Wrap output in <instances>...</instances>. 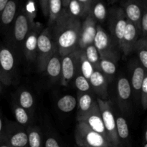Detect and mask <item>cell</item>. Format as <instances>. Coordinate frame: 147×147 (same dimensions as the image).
I'll return each mask as SVG.
<instances>
[{"mask_svg":"<svg viewBox=\"0 0 147 147\" xmlns=\"http://www.w3.org/2000/svg\"><path fill=\"white\" fill-rule=\"evenodd\" d=\"M97 30V22L89 13L81 24L78 49L85 50L88 46L93 44Z\"/></svg>","mask_w":147,"mask_h":147,"instance_id":"cell-11","label":"cell"},{"mask_svg":"<svg viewBox=\"0 0 147 147\" xmlns=\"http://www.w3.org/2000/svg\"><path fill=\"white\" fill-rule=\"evenodd\" d=\"M96 103H97L96 100L93 99V96L90 94V93H81L80 92L77 101V120L86 115L88 112L90 111Z\"/></svg>","mask_w":147,"mask_h":147,"instance_id":"cell-21","label":"cell"},{"mask_svg":"<svg viewBox=\"0 0 147 147\" xmlns=\"http://www.w3.org/2000/svg\"><path fill=\"white\" fill-rule=\"evenodd\" d=\"M93 45L96 47L100 59H107L114 63L119 60V45L111 35L106 32L100 24H97V30Z\"/></svg>","mask_w":147,"mask_h":147,"instance_id":"cell-4","label":"cell"},{"mask_svg":"<svg viewBox=\"0 0 147 147\" xmlns=\"http://www.w3.org/2000/svg\"><path fill=\"white\" fill-rule=\"evenodd\" d=\"M4 139L11 147H29L27 130L19 124L5 125Z\"/></svg>","mask_w":147,"mask_h":147,"instance_id":"cell-10","label":"cell"},{"mask_svg":"<svg viewBox=\"0 0 147 147\" xmlns=\"http://www.w3.org/2000/svg\"><path fill=\"white\" fill-rule=\"evenodd\" d=\"M57 50V47L52 34L51 29L50 27L43 28L37 39V56L35 62L39 71L43 72L45 70L47 62Z\"/></svg>","mask_w":147,"mask_h":147,"instance_id":"cell-3","label":"cell"},{"mask_svg":"<svg viewBox=\"0 0 147 147\" xmlns=\"http://www.w3.org/2000/svg\"><path fill=\"white\" fill-rule=\"evenodd\" d=\"M0 147H11V146L4 139H3L1 142H0Z\"/></svg>","mask_w":147,"mask_h":147,"instance_id":"cell-42","label":"cell"},{"mask_svg":"<svg viewBox=\"0 0 147 147\" xmlns=\"http://www.w3.org/2000/svg\"><path fill=\"white\" fill-rule=\"evenodd\" d=\"M8 1L9 0H0V14H1V11L4 9V7H5V6L8 3Z\"/></svg>","mask_w":147,"mask_h":147,"instance_id":"cell-41","label":"cell"},{"mask_svg":"<svg viewBox=\"0 0 147 147\" xmlns=\"http://www.w3.org/2000/svg\"><path fill=\"white\" fill-rule=\"evenodd\" d=\"M47 1L48 0H39L40 8L45 17H48V8H47Z\"/></svg>","mask_w":147,"mask_h":147,"instance_id":"cell-38","label":"cell"},{"mask_svg":"<svg viewBox=\"0 0 147 147\" xmlns=\"http://www.w3.org/2000/svg\"><path fill=\"white\" fill-rule=\"evenodd\" d=\"M70 14L78 19L84 20L90 11V8L78 1V0H70L66 7Z\"/></svg>","mask_w":147,"mask_h":147,"instance_id":"cell-23","label":"cell"},{"mask_svg":"<svg viewBox=\"0 0 147 147\" xmlns=\"http://www.w3.org/2000/svg\"><path fill=\"white\" fill-rule=\"evenodd\" d=\"M0 93H1V86H0Z\"/></svg>","mask_w":147,"mask_h":147,"instance_id":"cell-47","label":"cell"},{"mask_svg":"<svg viewBox=\"0 0 147 147\" xmlns=\"http://www.w3.org/2000/svg\"><path fill=\"white\" fill-rule=\"evenodd\" d=\"M82 22L73 17L66 8H63L60 16L52 27V34L58 53L61 57L78 49Z\"/></svg>","mask_w":147,"mask_h":147,"instance_id":"cell-1","label":"cell"},{"mask_svg":"<svg viewBox=\"0 0 147 147\" xmlns=\"http://www.w3.org/2000/svg\"><path fill=\"white\" fill-rule=\"evenodd\" d=\"M34 24L33 19L25 10H20L17 14L12 25L7 33L11 46L17 50L22 51L24 40Z\"/></svg>","mask_w":147,"mask_h":147,"instance_id":"cell-2","label":"cell"},{"mask_svg":"<svg viewBox=\"0 0 147 147\" xmlns=\"http://www.w3.org/2000/svg\"><path fill=\"white\" fill-rule=\"evenodd\" d=\"M140 32L134 24L127 20L126 28L120 45V50L125 55H129L134 51L135 43L137 41Z\"/></svg>","mask_w":147,"mask_h":147,"instance_id":"cell-15","label":"cell"},{"mask_svg":"<svg viewBox=\"0 0 147 147\" xmlns=\"http://www.w3.org/2000/svg\"><path fill=\"white\" fill-rule=\"evenodd\" d=\"M91 90L99 96V98L106 100L108 93V81L106 76L100 71L95 70L89 78Z\"/></svg>","mask_w":147,"mask_h":147,"instance_id":"cell-17","label":"cell"},{"mask_svg":"<svg viewBox=\"0 0 147 147\" xmlns=\"http://www.w3.org/2000/svg\"><path fill=\"white\" fill-rule=\"evenodd\" d=\"M134 51H136L138 54L141 65L144 70L147 68V39L142 37L138 39L135 43Z\"/></svg>","mask_w":147,"mask_h":147,"instance_id":"cell-25","label":"cell"},{"mask_svg":"<svg viewBox=\"0 0 147 147\" xmlns=\"http://www.w3.org/2000/svg\"><path fill=\"white\" fill-rule=\"evenodd\" d=\"M77 121H78L85 122L90 129H93L97 133L100 134V135H102L103 137H105L108 140L107 134H106V129L103 126L101 114H100V109H99L98 105L97 103L93 106V107L92 108L90 111L88 112L86 115L82 116Z\"/></svg>","mask_w":147,"mask_h":147,"instance_id":"cell-13","label":"cell"},{"mask_svg":"<svg viewBox=\"0 0 147 147\" xmlns=\"http://www.w3.org/2000/svg\"><path fill=\"white\" fill-rule=\"evenodd\" d=\"M75 86L81 93H89L91 90L89 80L81 74H79L75 78Z\"/></svg>","mask_w":147,"mask_h":147,"instance_id":"cell-34","label":"cell"},{"mask_svg":"<svg viewBox=\"0 0 147 147\" xmlns=\"http://www.w3.org/2000/svg\"><path fill=\"white\" fill-rule=\"evenodd\" d=\"M131 94V88L129 80L126 77H121L117 83V95L122 109L128 106Z\"/></svg>","mask_w":147,"mask_h":147,"instance_id":"cell-20","label":"cell"},{"mask_svg":"<svg viewBox=\"0 0 147 147\" xmlns=\"http://www.w3.org/2000/svg\"><path fill=\"white\" fill-rule=\"evenodd\" d=\"M76 144L80 147H110V142L90 129L85 122L78 121L75 131Z\"/></svg>","mask_w":147,"mask_h":147,"instance_id":"cell-5","label":"cell"},{"mask_svg":"<svg viewBox=\"0 0 147 147\" xmlns=\"http://www.w3.org/2000/svg\"><path fill=\"white\" fill-rule=\"evenodd\" d=\"M143 147H147V144L145 143L144 144V146Z\"/></svg>","mask_w":147,"mask_h":147,"instance_id":"cell-45","label":"cell"},{"mask_svg":"<svg viewBox=\"0 0 147 147\" xmlns=\"http://www.w3.org/2000/svg\"><path fill=\"white\" fill-rule=\"evenodd\" d=\"M84 54L89 63L93 65L95 70H99V63H100V56L96 50L94 45H90L88 46L85 50H83Z\"/></svg>","mask_w":147,"mask_h":147,"instance_id":"cell-29","label":"cell"},{"mask_svg":"<svg viewBox=\"0 0 147 147\" xmlns=\"http://www.w3.org/2000/svg\"><path fill=\"white\" fill-rule=\"evenodd\" d=\"M45 147H60L58 142L55 138L49 137L46 139Z\"/></svg>","mask_w":147,"mask_h":147,"instance_id":"cell-37","label":"cell"},{"mask_svg":"<svg viewBox=\"0 0 147 147\" xmlns=\"http://www.w3.org/2000/svg\"><path fill=\"white\" fill-rule=\"evenodd\" d=\"M78 1H80V2L81 3V4H83V5L86 6V7L90 8V4H91L92 1H93V0H78Z\"/></svg>","mask_w":147,"mask_h":147,"instance_id":"cell-40","label":"cell"},{"mask_svg":"<svg viewBox=\"0 0 147 147\" xmlns=\"http://www.w3.org/2000/svg\"><path fill=\"white\" fill-rule=\"evenodd\" d=\"M17 0H9L0 14V30L7 33L17 14Z\"/></svg>","mask_w":147,"mask_h":147,"instance_id":"cell-16","label":"cell"},{"mask_svg":"<svg viewBox=\"0 0 147 147\" xmlns=\"http://www.w3.org/2000/svg\"><path fill=\"white\" fill-rule=\"evenodd\" d=\"M96 101L100 109L103 126L107 134L108 140L112 146H118L120 143V139L116 131V118L112 109L111 101L103 100L99 98H97Z\"/></svg>","mask_w":147,"mask_h":147,"instance_id":"cell-6","label":"cell"},{"mask_svg":"<svg viewBox=\"0 0 147 147\" xmlns=\"http://www.w3.org/2000/svg\"><path fill=\"white\" fill-rule=\"evenodd\" d=\"M146 0H123L121 7L128 20L131 22L137 27L140 32V19L142 9Z\"/></svg>","mask_w":147,"mask_h":147,"instance_id":"cell-14","label":"cell"},{"mask_svg":"<svg viewBox=\"0 0 147 147\" xmlns=\"http://www.w3.org/2000/svg\"><path fill=\"white\" fill-rule=\"evenodd\" d=\"M144 137H145V142H146L147 141V131H145V133H144Z\"/></svg>","mask_w":147,"mask_h":147,"instance_id":"cell-44","label":"cell"},{"mask_svg":"<svg viewBox=\"0 0 147 147\" xmlns=\"http://www.w3.org/2000/svg\"><path fill=\"white\" fill-rule=\"evenodd\" d=\"M109 30L111 37L114 39L120 49L121 43L126 28L127 18L121 7H114L111 9L108 13Z\"/></svg>","mask_w":147,"mask_h":147,"instance_id":"cell-9","label":"cell"},{"mask_svg":"<svg viewBox=\"0 0 147 147\" xmlns=\"http://www.w3.org/2000/svg\"><path fill=\"white\" fill-rule=\"evenodd\" d=\"M61 64H62V57L60 55L58 52L55 53L51 57V58L48 60L46 65L45 70L50 80L53 82H57L60 80L61 77Z\"/></svg>","mask_w":147,"mask_h":147,"instance_id":"cell-19","label":"cell"},{"mask_svg":"<svg viewBox=\"0 0 147 147\" xmlns=\"http://www.w3.org/2000/svg\"><path fill=\"white\" fill-rule=\"evenodd\" d=\"M99 70L105 76H113L116 72V63L107 59H100L99 63Z\"/></svg>","mask_w":147,"mask_h":147,"instance_id":"cell-32","label":"cell"},{"mask_svg":"<svg viewBox=\"0 0 147 147\" xmlns=\"http://www.w3.org/2000/svg\"><path fill=\"white\" fill-rule=\"evenodd\" d=\"M96 22H103L108 17V11L103 0H93L89 11Z\"/></svg>","mask_w":147,"mask_h":147,"instance_id":"cell-22","label":"cell"},{"mask_svg":"<svg viewBox=\"0 0 147 147\" xmlns=\"http://www.w3.org/2000/svg\"><path fill=\"white\" fill-rule=\"evenodd\" d=\"M18 103L21 107L29 112L34 108V99L33 95L29 90H24L21 91L18 96Z\"/></svg>","mask_w":147,"mask_h":147,"instance_id":"cell-28","label":"cell"},{"mask_svg":"<svg viewBox=\"0 0 147 147\" xmlns=\"http://www.w3.org/2000/svg\"><path fill=\"white\" fill-rule=\"evenodd\" d=\"M82 50L77 49L62 57L60 83L63 86H68L73 79L80 74V60Z\"/></svg>","mask_w":147,"mask_h":147,"instance_id":"cell-8","label":"cell"},{"mask_svg":"<svg viewBox=\"0 0 147 147\" xmlns=\"http://www.w3.org/2000/svg\"><path fill=\"white\" fill-rule=\"evenodd\" d=\"M80 74L84 76L86 79L89 80L90 76L95 69L93 68V65L89 63L88 60L86 57L83 50H82L81 55H80Z\"/></svg>","mask_w":147,"mask_h":147,"instance_id":"cell-33","label":"cell"},{"mask_svg":"<svg viewBox=\"0 0 147 147\" xmlns=\"http://www.w3.org/2000/svg\"><path fill=\"white\" fill-rule=\"evenodd\" d=\"M77 106V100L71 95H65L60 98L57 102V106L63 113H70Z\"/></svg>","mask_w":147,"mask_h":147,"instance_id":"cell-26","label":"cell"},{"mask_svg":"<svg viewBox=\"0 0 147 147\" xmlns=\"http://www.w3.org/2000/svg\"><path fill=\"white\" fill-rule=\"evenodd\" d=\"M146 75V70L142 65H136L132 70L131 79V88L134 99L138 102L140 96V90L142 88L144 76Z\"/></svg>","mask_w":147,"mask_h":147,"instance_id":"cell-18","label":"cell"},{"mask_svg":"<svg viewBox=\"0 0 147 147\" xmlns=\"http://www.w3.org/2000/svg\"><path fill=\"white\" fill-rule=\"evenodd\" d=\"M141 105L144 110H146L147 109V75L144 76L143 83H142V88L140 90V96H139Z\"/></svg>","mask_w":147,"mask_h":147,"instance_id":"cell-36","label":"cell"},{"mask_svg":"<svg viewBox=\"0 0 147 147\" xmlns=\"http://www.w3.org/2000/svg\"><path fill=\"white\" fill-rule=\"evenodd\" d=\"M70 0H62V3H63V8H66L69 4Z\"/></svg>","mask_w":147,"mask_h":147,"instance_id":"cell-43","label":"cell"},{"mask_svg":"<svg viewBox=\"0 0 147 147\" xmlns=\"http://www.w3.org/2000/svg\"><path fill=\"white\" fill-rule=\"evenodd\" d=\"M140 34H142V37L146 38L147 35V6L146 3H145L142 9V16L140 19Z\"/></svg>","mask_w":147,"mask_h":147,"instance_id":"cell-35","label":"cell"},{"mask_svg":"<svg viewBox=\"0 0 147 147\" xmlns=\"http://www.w3.org/2000/svg\"><path fill=\"white\" fill-rule=\"evenodd\" d=\"M42 30V26L40 24H34L24 42L22 47L23 54L27 60L31 62V63H34L36 60L37 39H38V36Z\"/></svg>","mask_w":147,"mask_h":147,"instance_id":"cell-12","label":"cell"},{"mask_svg":"<svg viewBox=\"0 0 147 147\" xmlns=\"http://www.w3.org/2000/svg\"><path fill=\"white\" fill-rule=\"evenodd\" d=\"M47 8H48V24L50 27L55 24L63 10L62 0H48Z\"/></svg>","mask_w":147,"mask_h":147,"instance_id":"cell-24","label":"cell"},{"mask_svg":"<svg viewBox=\"0 0 147 147\" xmlns=\"http://www.w3.org/2000/svg\"><path fill=\"white\" fill-rule=\"evenodd\" d=\"M29 147H42V137L37 127L29 126L27 129Z\"/></svg>","mask_w":147,"mask_h":147,"instance_id":"cell-30","label":"cell"},{"mask_svg":"<svg viewBox=\"0 0 147 147\" xmlns=\"http://www.w3.org/2000/svg\"><path fill=\"white\" fill-rule=\"evenodd\" d=\"M13 112L16 121L22 126H26L29 125L30 122V117L29 112L23 109L18 103H15L13 105Z\"/></svg>","mask_w":147,"mask_h":147,"instance_id":"cell-27","label":"cell"},{"mask_svg":"<svg viewBox=\"0 0 147 147\" xmlns=\"http://www.w3.org/2000/svg\"><path fill=\"white\" fill-rule=\"evenodd\" d=\"M116 126L119 139H127L129 136V129L126 119L121 116H118L116 118Z\"/></svg>","mask_w":147,"mask_h":147,"instance_id":"cell-31","label":"cell"},{"mask_svg":"<svg viewBox=\"0 0 147 147\" xmlns=\"http://www.w3.org/2000/svg\"><path fill=\"white\" fill-rule=\"evenodd\" d=\"M4 131H5V125L4 124L2 118L0 115V142L4 139Z\"/></svg>","mask_w":147,"mask_h":147,"instance_id":"cell-39","label":"cell"},{"mask_svg":"<svg viewBox=\"0 0 147 147\" xmlns=\"http://www.w3.org/2000/svg\"><path fill=\"white\" fill-rule=\"evenodd\" d=\"M16 57L12 50L0 45V82L5 86L12 84L16 78Z\"/></svg>","mask_w":147,"mask_h":147,"instance_id":"cell-7","label":"cell"},{"mask_svg":"<svg viewBox=\"0 0 147 147\" xmlns=\"http://www.w3.org/2000/svg\"><path fill=\"white\" fill-rule=\"evenodd\" d=\"M110 147H116V146H111Z\"/></svg>","mask_w":147,"mask_h":147,"instance_id":"cell-46","label":"cell"}]
</instances>
